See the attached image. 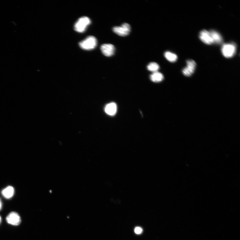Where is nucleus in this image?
Segmentation results:
<instances>
[{"mask_svg": "<svg viewBox=\"0 0 240 240\" xmlns=\"http://www.w3.org/2000/svg\"><path fill=\"white\" fill-rule=\"evenodd\" d=\"M14 193V189L11 186H8L4 189L2 194L4 197L7 199L11 198Z\"/></svg>", "mask_w": 240, "mask_h": 240, "instance_id": "nucleus-11", "label": "nucleus"}, {"mask_svg": "<svg viewBox=\"0 0 240 240\" xmlns=\"http://www.w3.org/2000/svg\"><path fill=\"white\" fill-rule=\"evenodd\" d=\"M147 68L150 71L155 72H158L159 69V66L158 63L152 62L148 64L147 66Z\"/></svg>", "mask_w": 240, "mask_h": 240, "instance_id": "nucleus-14", "label": "nucleus"}, {"mask_svg": "<svg viewBox=\"0 0 240 240\" xmlns=\"http://www.w3.org/2000/svg\"><path fill=\"white\" fill-rule=\"evenodd\" d=\"M187 66L182 71L184 76H190L194 72L196 64L194 61L193 60H188L186 61Z\"/></svg>", "mask_w": 240, "mask_h": 240, "instance_id": "nucleus-5", "label": "nucleus"}, {"mask_svg": "<svg viewBox=\"0 0 240 240\" xmlns=\"http://www.w3.org/2000/svg\"><path fill=\"white\" fill-rule=\"evenodd\" d=\"M2 221V218L1 216H0V224H1Z\"/></svg>", "mask_w": 240, "mask_h": 240, "instance_id": "nucleus-17", "label": "nucleus"}, {"mask_svg": "<svg viewBox=\"0 0 240 240\" xmlns=\"http://www.w3.org/2000/svg\"><path fill=\"white\" fill-rule=\"evenodd\" d=\"M2 208V203L1 199H0V210Z\"/></svg>", "mask_w": 240, "mask_h": 240, "instance_id": "nucleus-16", "label": "nucleus"}, {"mask_svg": "<svg viewBox=\"0 0 240 240\" xmlns=\"http://www.w3.org/2000/svg\"><path fill=\"white\" fill-rule=\"evenodd\" d=\"M97 39L93 36L87 37L84 40L79 43V46L82 49L85 50H92L97 45Z\"/></svg>", "mask_w": 240, "mask_h": 240, "instance_id": "nucleus-1", "label": "nucleus"}, {"mask_svg": "<svg viewBox=\"0 0 240 240\" xmlns=\"http://www.w3.org/2000/svg\"><path fill=\"white\" fill-rule=\"evenodd\" d=\"M150 79L152 81L155 82H159L162 81L164 79L163 74L157 72H153L150 76Z\"/></svg>", "mask_w": 240, "mask_h": 240, "instance_id": "nucleus-12", "label": "nucleus"}, {"mask_svg": "<svg viewBox=\"0 0 240 240\" xmlns=\"http://www.w3.org/2000/svg\"><path fill=\"white\" fill-rule=\"evenodd\" d=\"M103 54L107 57L112 56L114 54L115 48L114 46L111 44H104L100 47Z\"/></svg>", "mask_w": 240, "mask_h": 240, "instance_id": "nucleus-8", "label": "nucleus"}, {"mask_svg": "<svg viewBox=\"0 0 240 240\" xmlns=\"http://www.w3.org/2000/svg\"><path fill=\"white\" fill-rule=\"evenodd\" d=\"M6 221L9 224L17 226L20 224L21 219L18 213L15 212H12L7 217Z\"/></svg>", "mask_w": 240, "mask_h": 240, "instance_id": "nucleus-6", "label": "nucleus"}, {"mask_svg": "<svg viewBox=\"0 0 240 240\" xmlns=\"http://www.w3.org/2000/svg\"><path fill=\"white\" fill-rule=\"evenodd\" d=\"M113 31L119 36L125 37L128 35L130 32V25L127 23H124L120 27H115L113 28Z\"/></svg>", "mask_w": 240, "mask_h": 240, "instance_id": "nucleus-4", "label": "nucleus"}, {"mask_svg": "<svg viewBox=\"0 0 240 240\" xmlns=\"http://www.w3.org/2000/svg\"><path fill=\"white\" fill-rule=\"evenodd\" d=\"M90 23L91 20L89 17H82L78 19L75 24V29L77 32L83 33Z\"/></svg>", "mask_w": 240, "mask_h": 240, "instance_id": "nucleus-2", "label": "nucleus"}, {"mask_svg": "<svg viewBox=\"0 0 240 240\" xmlns=\"http://www.w3.org/2000/svg\"><path fill=\"white\" fill-rule=\"evenodd\" d=\"M164 55L165 58L171 62H175L177 59V56L176 55L170 51L166 52Z\"/></svg>", "mask_w": 240, "mask_h": 240, "instance_id": "nucleus-13", "label": "nucleus"}, {"mask_svg": "<svg viewBox=\"0 0 240 240\" xmlns=\"http://www.w3.org/2000/svg\"><path fill=\"white\" fill-rule=\"evenodd\" d=\"M134 231L135 233L137 234H140L142 232V229L141 228L137 227L135 228Z\"/></svg>", "mask_w": 240, "mask_h": 240, "instance_id": "nucleus-15", "label": "nucleus"}, {"mask_svg": "<svg viewBox=\"0 0 240 240\" xmlns=\"http://www.w3.org/2000/svg\"><path fill=\"white\" fill-rule=\"evenodd\" d=\"M236 51V47L233 43H228L222 46L221 51L222 55L226 58L232 57Z\"/></svg>", "mask_w": 240, "mask_h": 240, "instance_id": "nucleus-3", "label": "nucleus"}, {"mask_svg": "<svg viewBox=\"0 0 240 240\" xmlns=\"http://www.w3.org/2000/svg\"><path fill=\"white\" fill-rule=\"evenodd\" d=\"M209 32H210L214 43L220 44L223 42V38L219 33L214 30H211Z\"/></svg>", "mask_w": 240, "mask_h": 240, "instance_id": "nucleus-10", "label": "nucleus"}, {"mask_svg": "<svg viewBox=\"0 0 240 240\" xmlns=\"http://www.w3.org/2000/svg\"><path fill=\"white\" fill-rule=\"evenodd\" d=\"M200 40L207 45H211L214 43L210 32L206 30H203L199 34Z\"/></svg>", "mask_w": 240, "mask_h": 240, "instance_id": "nucleus-7", "label": "nucleus"}, {"mask_svg": "<svg viewBox=\"0 0 240 240\" xmlns=\"http://www.w3.org/2000/svg\"><path fill=\"white\" fill-rule=\"evenodd\" d=\"M117 110L116 104L114 103L107 104L105 108V111L107 114L111 116L115 115L116 114Z\"/></svg>", "mask_w": 240, "mask_h": 240, "instance_id": "nucleus-9", "label": "nucleus"}]
</instances>
